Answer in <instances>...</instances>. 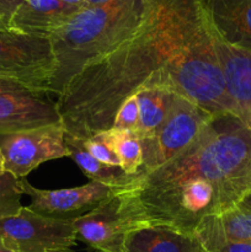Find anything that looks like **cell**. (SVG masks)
Instances as JSON below:
<instances>
[{"label": "cell", "instance_id": "1", "mask_svg": "<svg viewBox=\"0 0 251 252\" xmlns=\"http://www.w3.org/2000/svg\"><path fill=\"white\" fill-rule=\"evenodd\" d=\"M143 88H164L213 116H235L198 0H147L135 33L57 96L64 130L84 140L110 129L121 103Z\"/></svg>", "mask_w": 251, "mask_h": 252}, {"label": "cell", "instance_id": "2", "mask_svg": "<svg viewBox=\"0 0 251 252\" xmlns=\"http://www.w3.org/2000/svg\"><path fill=\"white\" fill-rule=\"evenodd\" d=\"M251 186V128L216 116L161 166L134 175L116 192L129 230L166 226L193 235L206 218L238 206Z\"/></svg>", "mask_w": 251, "mask_h": 252}, {"label": "cell", "instance_id": "3", "mask_svg": "<svg viewBox=\"0 0 251 252\" xmlns=\"http://www.w3.org/2000/svg\"><path fill=\"white\" fill-rule=\"evenodd\" d=\"M145 12L147 0H112L78 10L48 37L56 58L51 94L61 95L79 71L130 38Z\"/></svg>", "mask_w": 251, "mask_h": 252}, {"label": "cell", "instance_id": "4", "mask_svg": "<svg viewBox=\"0 0 251 252\" xmlns=\"http://www.w3.org/2000/svg\"><path fill=\"white\" fill-rule=\"evenodd\" d=\"M54 73L56 58L48 38L0 29V80L48 95Z\"/></svg>", "mask_w": 251, "mask_h": 252}, {"label": "cell", "instance_id": "5", "mask_svg": "<svg viewBox=\"0 0 251 252\" xmlns=\"http://www.w3.org/2000/svg\"><path fill=\"white\" fill-rule=\"evenodd\" d=\"M214 117L188 98L176 95L161 127L154 134L140 139L143 164L137 175L152 171L172 159L191 144Z\"/></svg>", "mask_w": 251, "mask_h": 252}, {"label": "cell", "instance_id": "6", "mask_svg": "<svg viewBox=\"0 0 251 252\" xmlns=\"http://www.w3.org/2000/svg\"><path fill=\"white\" fill-rule=\"evenodd\" d=\"M0 239L15 252H74L78 240L73 219L42 216L24 206L0 219Z\"/></svg>", "mask_w": 251, "mask_h": 252}, {"label": "cell", "instance_id": "7", "mask_svg": "<svg viewBox=\"0 0 251 252\" xmlns=\"http://www.w3.org/2000/svg\"><path fill=\"white\" fill-rule=\"evenodd\" d=\"M64 137L62 122L1 135L0 154L4 171L16 179H26L43 162L69 157Z\"/></svg>", "mask_w": 251, "mask_h": 252}, {"label": "cell", "instance_id": "8", "mask_svg": "<svg viewBox=\"0 0 251 252\" xmlns=\"http://www.w3.org/2000/svg\"><path fill=\"white\" fill-rule=\"evenodd\" d=\"M20 186L24 194L31 199L30 206H27L31 211L58 219H75L84 216L120 189L90 181L73 189L49 191L36 189L26 179H20Z\"/></svg>", "mask_w": 251, "mask_h": 252}, {"label": "cell", "instance_id": "9", "mask_svg": "<svg viewBox=\"0 0 251 252\" xmlns=\"http://www.w3.org/2000/svg\"><path fill=\"white\" fill-rule=\"evenodd\" d=\"M61 122L56 102L11 81L0 80V137Z\"/></svg>", "mask_w": 251, "mask_h": 252}, {"label": "cell", "instance_id": "10", "mask_svg": "<svg viewBox=\"0 0 251 252\" xmlns=\"http://www.w3.org/2000/svg\"><path fill=\"white\" fill-rule=\"evenodd\" d=\"M211 36L235 117L251 128V49L228 43L217 33L212 25Z\"/></svg>", "mask_w": 251, "mask_h": 252}, {"label": "cell", "instance_id": "11", "mask_svg": "<svg viewBox=\"0 0 251 252\" xmlns=\"http://www.w3.org/2000/svg\"><path fill=\"white\" fill-rule=\"evenodd\" d=\"M76 239L98 252H122L129 228L120 213L116 193L93 211L73 219Z\"/></svg>", "mask_w": 251, "mask_h": 252}, {"label": "cell", "instance_id": "12", "mask_svg": "<svg viewBox=\"0 0 251 252\" xmlns=\"http://www.w3.org/2000/svg\"><path fill=\"white\" fill-rule=\"evenodd\" d=\"M78 10L80 9L59 0H22L10 17L7 27L19 33L48 38Z\"/></svg>", "mask_w": 251, "mask_h": 252}, {"label": "cell", "instance_id": "13", "mask_svg": "<svg viewBox=\"0 0 251 252\" xmlns=\"http://www.w3.org/2000/svg\"><path fill=\"white\" fill-rule=\"evenodd\" d=\"M217 33L234 46L251 49V0H198Z\"/></svg>", "mask_w": 251, "mask_h": 252}, {"label": "cell", "instance_id": "14", "mask_svg": "<svg viewBox=\"0 0 251 252\" xmlns=\"http://www.w3.org/2000/svg\"><path fill=\"white\" fill-rule=\"evenodd\" d=\"M122 252H204L198 239L166 226L145 225L127 233Z\"/></svg>", "mask_w": 251, "mask_h": 252}, {"label": "cell", "instance_id": "15", "mask_svg": "<svg viewBox=\"0 0 251 252\" xmlns=\"http://www.w3.org/2000/svg\"><path fill=\"white\" fill-rule=\"evenodd\" d=\"M134 95L139 108V122L135 133L139 139H143L161 127L171 111L176 94L164 88H143Z\"/></svg>", "mask_w": 251, "mask_h": 252}, {"label": "cell", "instance_id": "16", "mask_svg": "<svg viewBox=\"0 0 251 252\" xmlns=\"http://www.w3.org/2000/svg\"><path fill=\"white\" fill-rule=\"evenodd\" d=\"M65 145L69 150V158L74 160L81 171L90 179V181L101 182L115 189H122L129 184L133 176L127 175L121 167L110 166L98 161L84 147L83 139L65 133Z\"/></svg>", "mask_w": 251, "mask_h": 252}, {"label": "cell", "instance_id": "17", "mask_svg": "<svg viewBox=\"0 0 251 252\" xmlns=\"http://www.w3.org/2000/svg\"><path fill=\"white\" fill-rule=\"evenodd\" d=\"M196 234L251 243V209L238 204L224 213L208 217L199 224L193 235Z\"/></svg>", "mask_w": 251, "mask_h": 252}, {"label": "cell", "instance_id": "18", "mask_svg": "<svg viewBox=\"0 0 251 252\" xmlns=\"http://www.w3.org/2000/svg\"><path fill=\"white\" fill-rule=\"evenodd\" d=\"M120 160V167L127 175H137L143 164V149L139 137L134 130L110 128L97 133Z\"/></svg>", "mask_w": 251, "mask_h": 252}, {"label": "cell", "instance_id": "19", "mask_svg": "<svg viewBox=\"0 0 251 252\" xmlns=\"http://www.w3.org/2000/svg\"><path fill=\"white\" fill-rule=\"evenodd\" d=\"M22 196L20 179L9 172H0V219L14 216L20 211Z\"/></svg>", "mask_w": 251, "mask_h": 252}, {"label": "cell", "instance_id": "20", "mask_svg": "<svg viewBox=\"0 0 251 252\" xmlns=\"http://www.w3.org/2000/svg\"><path fill=\"white\" fill-rule=\"evenodd\" d=\"M204 252H251V243L233 241L208 234H196Z\"/></svg>", "mask_w": 251, "mask_h": 252}, {"label": "cell", "instance_id": "21", "mask_svg": "<svg viewBox=\"0 0 251 252\" xmlns=\"http://www.w3.org/2000/svg\"><path fill=\"white\" fill-rule=\"evenodd\" d=\"M138 122H139V108H138L137 97L135 95H132L121 103L113 118L111 128L135 132Z\"/></svg>", "mask_w": 251, "mask_h": 252}, {"label": "cell", "instance_id": "22", "mask_svg": "<svg viewBox=\"0 0 251 252\" xmlns=\"http://www.w3.org/2000/svg\"><path fill=\"white\" fill-rule=\"evenodd\" d=\"M84 147L85 149L93 155L95 159H97L98 161L103 162L106 165H110V166H118L120 167V160H118L117 155L110 148V145L102 139V138L98 137L97 134L93 135V137L88 138V139H84Z\"/></svg>", "mask_w": 251, "mask_h": 252}, {"label": "cell", "instance_id": "23", "mask_svg": "<svg viewBox=\"0 0 251 252\" xmlns=\"http://www.w3.org/2000/svg\"><path fill=\"white\" fill-rule=\"evenodd\" d=\"M21 2L22 0H0V15L4 17L6 24Z\"/></svg>", "mask_w": 251, "mask_h": 252}, {"label": "cell", "instance_id": "24", "mask_svg": "<svg viewBox=\"0 0 251 252\" xmlns=\"http://www.w3.org/2000/svg\"><path fill=\"white\" fill-rule=\"evenodd\" d=\"M110 1H112V0H85V5H84V7L101 6V5H105Z\"/></svg>", "mask_w": 251, "mask_h": 252}, {"label": "cell", "instance_id": "25", "mask_svg": "<svg viewBox=\"0 0 251 252\" xmlns=\"http://www.w3.org/2000/svg\"><path fill=\"white\" fill-rule=\"evenodd\" d=\"M63 4L70 5V6L78 7V9H83L84 5H85V0H59Z\"/></svg>", "mask_w": 251, "mask_h": 252}, {"label": "cell", "instance_id": "26", "mask_svg": "<svg viewBox=\"0 0 251 252\" xmlns=\"http://www.w3.org/2000/svg\"><path fill=\"white\" fill-rule=\"evenodd\" d=\"M239 204L243 207H245V208L251 209V186H250V189H249L248 193H246L245 197L243 198V201H241Z\"/></svg>", "mask_w": 251, "mask_h": 252}, {"label": "cell", "instance_id": "27", "mask_svg": "<svg viewBox=\"0 0 251 252\" xmlns=\"http://www.w3.org/2000/svg\"><path fill=\"white\" fill-rule=\"evenodd\" d=\"M0 252H15L14 250H11V249L9 248V246H6L4 244V241L0 239Z\"/></svg>", "mask_w": 251, "mask_h": 252}, {"label": "cell", "instance_id": "28", "mask_svg": "<svg viewBox=\"0 0 251 252\" xmlns=\"http://www.w3.org/2000/svg\"><path fill=\"white\" fill-rule=\"evenodd\" d=\"M0 29H9V27H7L6 21H5L4 17H2L1 15H0Z\"/></svg>", "mask_w": 251, "mask_h": 252}, {"label": "cell", "instance_id": "29", "mask_svg": "<svg viewBox=\"0 0 251 252\" xmlns=\"http://www.w3.org/2000/svg\"><path fill=\"white\" fill-rule=\"evenodd\" d=\"M0 172H5V171H4V164H2L1 154H0Z\"/></svg>", "mask_w": 251, "mask_h": 252}]
</instances>
